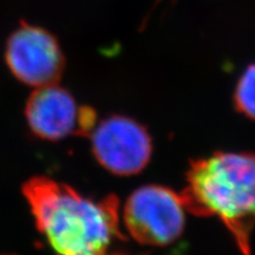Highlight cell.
Segmentation results:
<instances>
[{"instance_id": "cell-3", "label": "cell", "mask_w": 255, "mask_h": 255, "mask_svg": "<svg viewBox=\"0 0 255 255\" xmlns=\"http://www.w3.org/2000/svg\"><path fill=\"white\" fill-rule=\"evenodd\" d=\"M184 210L180 194L161 186H144L128 199L123 220L138 244L167 246L182 234Z\"/></svg>"}, {"instance_id": "cell-1", "label": "cell", "mask_w": 255, "mask_h": 255, "mask_svg": "<svg viewBox=\"0 0 255 255\" xmlns=\"http://www.w3.org/2000/svg\"><path fill=\"white\" fill-rule=\"evenodd\" d=\"M23 194L37 229L57 255H129L115 250L126 240L115 195L91 200L44 176L27 180Z\"/></svg>"}, {"instance_id": "cell-2", "label": "cell", "mask_w": 255, "mask_h": 255, "mask_svg": "<svg viewBox=\"0 0 255 255\" xmlns=\"http://www.w3.org/2000/svg\"><path fill=\"white\" fill-rule=\"evenodd\" d=\"M180 193L184 209L218 218L245 255L251 254L255 227V154L215 152L190 163Z\"/></svg>"}, {"instance_id": "cell-4", "label": "cell", "mask_w": 255, "mask_h": 255, "mask_svg": "<svg viewBox=\"0 0 255 255\" xmlns=\"http://www.w3.org/2000/svg\"><path fill=\"white\" fill-rule=\"evenodd\" d=\"M5 60L19 82L36 89L57 84L65 65L55 36L44 28L25 23L7 39Z\"/></svg>"}, {"instance_id": "cell-7", "label": "cell", "mask_w": 255, "mask_h": 255, "mask_svg": "<svg viewBox=\"0 0 255 255\" xmlns=\"http://www.w3.org/2000/svg\"><path fill=\"white\" fill-rule=\"evenodd\" d=\"M234 98L239 113L255 120V64L248 66L239 79Z\"/></svg>"}, {"instance_id": "cell-5", "label": "cell", "mask_w": 255, "mask_h": 255, "mask_svg": "<svg viewBox=\"0 0 255 255\" xmlns=\"http://www.w3.org/2000/svg\"><path fill=\"white\" fill-rule=\"evenodd\" d=\"M25 117L32 133L50 142L89 136L96 127L95 111L79 107L71 94L57 84L32 92L25 105Z\"/></svg>"}, {"instance_id": "cell-6", "label": "cell", "mask_w": 255, "mask_h": 255, "mask_svg": "<svg viewBox=\"0 0 255 255\" xmlns=\"http://www.w3.org/2000/svg\"><path fill=\"white\" fill-rule=\"evenodd\" d=\"M90 136L96 159L116 175L139 173L150 159L152 144L148 131L127 117L113 116L103 121Z\"/></svg>"}]
</instances>
